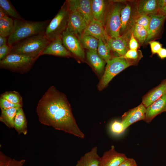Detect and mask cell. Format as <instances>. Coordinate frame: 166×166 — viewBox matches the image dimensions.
I'll list each match as a JSON object with an SVG mask.
<instances>
[{
    "label": "cell",
    "instance_id": "obj_11",
    "mask_svg": "<svg viewBox=\"0 0 166 166\" xmlns=\"http://www.w3.org/2000/svg\"><path fill=\"white\" fill-rule=\"evenodd\" d=\"M146 108L141 103L137 106L130 109L122 116L121 122L125 130L132 124L141 120H144Z\"/></svg>",
    "mask_w": 166,
    "mask_h": 166
},
{
    "label": "cell",
    "instance_id": "obj_29",
    "mask_svg": "<svg viewBox=\"0 0 166 166\" xmlns=\"http://www.w3.org/2000/svg\"><path fill=\"white\" fill-rule=\"evenodd\" d=\"M110 50L106 42L98 40L97 53L100 57L106 62L111 59Z\"/></svg>",
    "mask_w": 166,
    "mask_h": 166
},
{
    "label": "cell",
    "instance_id": "obj_10",
    "mask_svg": "<svg viewBox=\"0 0 166 166\" xmlns=\"http://www.w3.org/2000/svg\"><path fill=\"white\" fill-rule=\"evenodd\" d=\"M87 26L84 18L78 13L75 11H69L66 30L77 37L83 33Z\"/></svg>",
    "mask_w": 166,
    "mask_h": 166
},
{
    "label": "cell",
    "instance_id": "obj_34",
    "mask_svg": "<svg viewBox=\"0 0 166 166\" xmlns=\"http://www.w3.org/2000/svg\"><path fill=\"white\" fill-rule=\"evenodd\" d=\"M110 128L113 132L117 134L122 133L125 130L122 122L117 121H114L112 123Z\"/></svg>",
    "mask_w": 166,
    "mask_h": 166
},
{
    "label": "cell",
    "instance_id": "obj_38",
    "mask_svg": "<svg viewBox=\"0 0 166 166\" xmlns=\"http://www.w3.org/2000/svg\"><path fill=\"white\" fill-rule=\"evenodd\" d=\"M128 46L130 49L132 50H137L139 46L138 43L132 32L128 42Z\"/></svg>",
    "mask_w": 166,
    "mask_h": 166
},
{
    "label": "cell",
    "instance_id": "obj_15",
    "mask_svg": "<svg viewBox=\"0 0 166 166\" xmlns=\"http://www.w3.org/2000/svg\"><path fill=\"white\" fill-rule=\"evenodd\" d=\"M164 112H166V93L146 108L144 121L150 123L156 116Z\"/></svg>",
    "mask_w": 166,
    "mask_h": 166
},
{
    "label": "cell",
    "instance_id": "obj_35",
    "mask_svg": "<svg viewBox=\"0 0 166 166\" xmlns=\"http://www.w3.org/2000/svg\"><path fill=\"white\" fill-rule=\"evenodd\" d=\"M125 59L133 60L137 61L139 58L137 50H128L125 54L122 56H121Z\"/></svg>",
    "mask_w": 166,
    "mask_h": 166
},
{
    "label": "cell",
    "instance_id": "obj_2",
    "mask_svg": "<svg viewBox=\"0 0 166 166\" xmlns=\"http://www.w3.org/2000/svg\"><path fill=\"white\" fill-rule=\"evenodd\" d=\"M50 41L44 32L16 42L12 46L9 54L21 55L36 60L42 55Z\"/></svg>",
    "mask_w": 166,
    "mask_h": 166
},
{
    "label": "cell",
    "instance_id": "obj_23",
    "mask_svg": "<svg viewBox=\"0 0 166 166\" xmlns=\"http://www.w3.org/2000/svg\"><path fill=\"white\" fill-rule=\"evenodd\" d=\"M20 108L2 109L0 121L9 128H14V121L18 110Z\"/></svg>",
    "mask_w": 166,
    "mask_h": 166
},
{
    "label": "cell",
    "instance_id": "obj_5",
    "mask_svg": "<svg viewBox=\"0 0 166 166\" xmlns=\"http://www.w3.org/2000/svg\"><path fill=\"white\" fill-rule=\"evenodd\" d=\"M36 60L29 57L10 53L0 60V66L13 72L23 73L31 68Z\"/></svg>",
    "mask_w": 166,
    "mask_h": 166
},
{
    "label": "cell",
    "instance_id": "obj_30",
    "mask_svg": "<svg viewBox=\"0 0 166 166\" xmlns=\"http://www.w3.org/2000/svg\"><path fill=\"white\" fill-rule=\"evenodd\" d=\"M132 33L140 43L143 44L145 42L148 35V32L143 26L134 24Z\"/></svg>",
    "mask_w": 166,
    "mask_h": 166
},
{
    "label": "cell",
    "instance_id": "obj_16",
    "mask_svg": "<svg viewBox=\"0 0 166 166\" xmlns=\"http://www.w3.org/2000/svg\"><path fill=\"white\" fill-rule=\"evenodd\" d=\"M110 4L105 0H92L91 10L93 19L101 23L104 27Z\"/></svg>",
    "mask_w": 166,
    "mask_h": 166
},
{
    "label": "cell",
    "instance_id": "obj_4",
    "mask_svg": "<svg viewBox=\"0 0 166 166\" xmlns=\"http://www.w3.org/2000/svg\"><path fill=\"white\" fill-rule=\"evenodd\" d=\"M106 62L105 72L98 86L100 91L103 89L116 75L136 63L135 61L121 56L114 57Z\"/></svg>",
    "mask_w": 166,
    "mask_h": 166
},
{
    "label": "cell",
    "instance_id": "obj_18",
    "mask_svg": "<svg viewBox=\"0 0 166 166\" xmlns=\"http://www.w3.org/2000/svg\"><path fill=\"white\" fill-rule=\"evenodd\" d=\"M128 38L127 34L115 38H109L106 43L111 50L118 53L120 56H124L128 50Z\"/></svg>",
    "mask_w": 166,
    "mask_h": 166
},
{
    "label": "cell",
    "instance_id": "obj_37",
    "mask_svg": "<svg viewBox=\"0 0 166 166\" xmlns=\"http://www.w3.org/2000/svg\"><path fill=\"white\" fill-rule=\"evenodd\" d=\"M149 44L151 52L153 54L157 53L162 48V45L159 42L156 41H150Z\"/></svg>",
    "mask_w": 166,
    "mask_h": 166
},
{
    "label": "cell",
    "instance_id": "obj_17",
    "mask_svg": "<svg viewBox=\"0 0 166 166\" xmlns=\"http://www.w3.org/2000/svg\"><path fill=\"white\" fill-rule=\"evenodd\" d=\"M85 34L92 36L98 40L106 42L110 38L108 36L103 25L93 19L84 31Z\"/></svg>",
    "mask_w": 166,
    "mask_h": 166
},
{
    "label": "cell",
    "instance_id": "obj_33",
    "mask_svg": "<svg viewBox=\"0 0 166 166\" xmlns=\"http://www.w3.org/2000/svg\"><path fill=\"white\" fill-rule=\"evenodd\" d=\"M22 104H15L10 102L1 97L0 99V107L2 109H7L13 108H22Z\"/></svg>",
    "mask_w": 166,
    "mask_h": 166
},
{
    "label": "cell",
    "instance_id": "obj_3",
    "mask_svg": "<svg viewBox=\"0 0 166 166\" xmlns=\"http://www.w3.org/2000/svg\"><path fill=\"white\" fill-rule=\"evenodd\" d=\"M14 29L7 42L11 46L21 40L44 32L49 23L48 20L35 22L23 19H14Z\"/></svg>",
    "mask_w": 166,
    "mask_h": 166
},
{
    "label": "cell",
    "instance_id": "obj_25",
    "mask_svg": "<svg viewBox=\"0 0 166 166\" xmlns=\"http://www.w3.org/2000/svg\"><path fill=\"white\" fill-rule=\"evenodd\" d=\"M77 37L83 48L87 49L88 51L97 52L98 39L92 36L84 34Z\"/></svg>",
    "mask_w": 166,
    "mask_h": 166
},
{
    "label": "cell",
    "instance_id": "obj_14",
    "mask_svg": "<svg viewBox=\"0 0 166 166\" xmlns=\"http://www.w3.org/2000/svg\"><path fill=\"white\" fill-rule=\"evenodd\" d=\"M44 54L63 57H70L72 55L64 46L60 36L50 41L42 54V55Z\"/></svg>",
    "mask_w": 166,
    "mask_h": 166
},
{
    "label": "cell",
    "instance_id": "obj_27",
    "mask_svg": "<svg viewBox=\"0 0 166 166\" xmlns=\"http://www.w3.org/2000/svg\"><path fill=\"white\" fill-rule=\"evenodd\" d=\"M132 14V9L131 6L127 4L122 8L121 14L120 34L121 33L125 31L127 29V28L131 19Z\"/></svg>",
    "mask_w": 166,
    "mask_h": 166
},
{
    "label": "cell",
    "instance_id": "obj_28",
    "mask_svg": "<svg viewBox=\"0 0 166 166\" xmlns=\"http://www.w3.org/2000/svg\"><path fill=\"white\" fill-rule=\"evenodd\" d=\"M0 6L13 19H23L10 0H0Z\"/></svg>",
    "mask_w": 166,
    "mask_h": 166
},
{
    "label": "cell",
    "instance_id": "obj_9",
    "mask_svg": "<svg viewBox=\"0 0 166 166\" xmlns=\"http://www.w3.org/2000/svg\"><path fill=\"white\" fill-rule=\"evenodd\" d=\"M69 11H75L85 19L87 25L93 19L91 10L92 0H68L65 2Z\"/></svg>",
    "mask_w": 166,
    "mask_h": 166
},
{
    "label": "cell",
    "instance_id": "obj_8",
    "mask_svg": "<svg viewBox=\"0 0 166 166\" xmlns=\"http://www.w3.org/2000/svg\"><path fill=\"white\" fill-rule=\"evenodd\" d=\"M60 36L64 46L71 54L82 60L85 58L84 48L76 35L66 30Z\"/></svg>",
    "mask_w": 166,
    "mask_h": 166
},
{
    "label": "cell",
    "instance_id": "obj_21",
    "mask_svg": "<svg viewBox=\"0 0 166 166\" xmlns=\"http://www.w3.org/2000/svg\"><path fill=\"white\" fill-rule=\"evenodd\" d=\"M159 9L158 0H141L137 6L139 14H157Z\"/></svg>",
    "mask_w": 166,
    "mask_h": 166
},
{
    "label": "cell",
    "instance_id": "obj_26",
    "mask_svg": "<svg viewBox=\"0 0 166 166\" xmlns=\"http://www.w3.org/2000/svg\"><path fill=\"white\" fill-rule=\"evenodd\" d=\"M14 27V19L8 16L0 18V35L8 37Z\"/></svg>",
    "mask_w": 166,
    "mask_h": 166
},
{
    "label": "cell",
    "instance_id": "obj_19",
    "mask_svg": "<svg viewBox=\"0 0 166 166\" xmlns=\"http://www.w3.org/2000/svg\"><path fill=\"white\" fill-rule=\"evenodd\" d=\"M166 93V80L151 90L143 98L142 103L146 108Z\"/></svg>",
    "mask_w": 166,
    "mask_h": 166
},
{
    "label": "cell",
    "instance_id": "obj_42",
    "mask_svg": "<svg viewBox=\"0 0 166 166\" xmlns=\"http://www.w3.org/2000/svg\"><path fill=\"white\" fill-rule=\"evenodd\" d=\"M158 2L160 9L166 6V0H158Z\"/></svg>",
    "mask_w": 166,
    "mask_h": 166
},
{
    "label": "cell",
    "instance_id": "obj_40",
    "mask_svg": "<svg viewBox=\"0 0 166 166\" xmlns=\"http://www.w3.org/2000/svg\"><path fill=\"white\" fill-rule=\"evenodd\" d=\"M157 53L161 59H163L166 58V49L162 48Z\"/></svg>",
    "mask_w": 166,
    "mask_h": 166
},
{
    "label": "cell",
    "instance_id": "obj_32",
    "mask_svg": "<svg viewBox=\"0 0 166 166\" xmlns=\"http://www.w3.org/2000/svg\"><path fill=\"white\" fill-rule=\"evenodd\" d=\"M150 19V15L139 14L135 19L134 24H137L142 26L148 32Z\"/></svg>",
    "mask_w": 166,
    "mask_h": 166
},
{
    "label": "cell",
    "instance_id": "obj_7",
    "mask_svg": "<svg viewBox=\"0 0 166 166\" xmlns=\"http://www.w3.org/2000/svg\"><path fill=\"white\" fill-rule=\"evenodd\" d=\"M122 8L121 4L118 2L110 4L105 25L106 32L110 38L121 36V14Z\"/></svg>",
    "mask_w": 166,
    "mask_h": 166
},
{
    "label": "cell",
    "instance_id": "obj_12",
    "mask_svg": "<svg viewBox=\"0 0 166 166\" xmlns=\"http://www.w3.org/2000/svg\"><path fill=\"white\" fill-rule=\"evenodd\" d=\"M127 158L125 154L117 152L113 145L101 157L100 166H118Z\"/></svg>",
    "mask_w": 166,
    "mask_h": 166
},
{
    "label": "cell",
    "instance_id": "obj_6",
    "mask_svg": "<svg viewBox=\"0 0 166 166\" xmlns=\"http://www.w3.org/2000/svg\"><path fill=\"white\" fill-rule=\"evenodd\" d=\"M68 17L69 11L65 2L45 29V34L50 41L60 36L66 30Z\"/></svg>",
    "mask_w": 166,
    "mask_h": 166
},
{
    "label": "cell",
    "instance_id": "obj_41",
    "mask_svg": "<svg viewBox=\"0 0 166 166\" xmlns=\"http://www.w3.org/2000/svg\"><path fill=\"white\" fill-rule=\"evenodd\" d=\"M8 37L0 35V47L7 43Z\"/></svg>",
    "mask_w": 166,
    "mask_h": 166
},
{
    "label": "cell",
    "instance_id": "obj_44",
    "mask_svg": "<svg viewBox=\"0 0 166 166\" xmlns=\"http://www.w3.org/2000/svg\"><path fill=\"white\" fill-rule=\"evenodd\" d=\"M8 16L6 12L1 7H0V18Z\"/></svg>",
    "mask_w": 166,
    "mask_h": 166
},
{
    "label": "cell",
    "instance_id": "obj_22",
    "mask_svg": "<svg viewBox=\"0 0 166 166\" xmlns=\"http://www.w3.org/2000/svg\"><path fill=\"white\" fill-rule=\"evenodd\" d=\"M18 134L26 135L27 131V122L22 108L18 110L14 121V127Z\"/></svg>",
    "mask_w": 166,
    "mask_h": 166
},
{
    "label": "cell",
    "instance_id": "obj_36",
    "mask_svg": "<svg viewBox=\"0 0 166 166\" xmlns=\"http://www.w3.org/2000/svg\"><path fill=\"white\" fill-rule=\"evenodd\" d=\"M11 47L7 43L0 47V60L5 58L10 53Z\"/></svg>",
    "mask_w": 166,
    "mask_h": 166
},
{
    "label": "cell",
    "instance_id": "obj_39",
    "mask_svg": "<svg viewBox=\"0 0 166 166\" xmlns=\"http://www.w3.org/2000/svg\"><path fill=\"white\" fill-rule=\"evenodd\" d=\"M118 166H137L136 163L133 159L128 158Z\"/></svg>",
    "mask_w": 166,
    "mask_h": 166
},
{
    "label": "cell",
    "instance_id": "obj_43",
    "mask_svg": "<svg viewBox=\"0 0 166 166\" xmlns=\"http://www.w3.org/2000/svg\"><path fill=\"white\" fill-rule=\"evenodd\" d=\"M156 14H159L166 16V6L160 9Z\"/></svg>",
    "mask_w": 166,
    "mask_h": 166
},
{
    "label": "cell",
    "instance_id": "obj_13",
    "mask_svg": "<svg viewBox=\"0 0 166 166\" xmlns=\"http://www.w3.org/2000/svg\"><path fill=\"white\" fill-rule=\"evenodd\" d=\"M151 17L148 35L145 42L151 41L159 36L162 32L166 16L154 14L150 15Z\"/></svg>",
    "mask_w": 166,
    "mask_h": 166
},
{
    "label": "cell",
    "instance_id": "obj_20",
    "mask_svg": "<svg viewBox=\"0 0 166 166\" xmlns=\"http://www.w3.org/2000/svg\"><path fill=\"white\" fill-rule=\"evenodd\" d=\"M97 151V146L93 147L77 161L76 166H100L101 157Z\"/></svg>",
    "mask_w": 166,
    "mask_h": 166
},
{
    "label": "cell",
    "instance_id": "obj_24",
    "mask_svg": "<svg viewBox=\"0 0 166 166\" xmlns=\"http://www.w3.org/2000/svg\"><path fill=\"white\" fill-rule=\"evenodd\" d=\"M87 59L98 73H101L104 70L105 61L99 55L97 52L88 51L86 53Z\"/></svg>",
    "mask_w": 166,
    "mask_h": 166
},
{
    "label": "cell",
    "instance_id": "obj_31",
    "mask_svg": "<svg viewBox=\"0 0 166 166\" xmlns=\"http://www.w3.org/2000/svg\"><path fill=\"white\" fill-rule=\"evenodd\" d=\"M1 97L14 104H22V98L16 91L6 92L2 94Z\"/></svg>",
    "mask_w": 166,
    "mask_h": 166
},
{
    "label": "cell",
    "instance_id": "obj_1",
    "mask_svg": "<svg viewBox=\"0 0 166 166\" xmlns=\"http://www.w3.org/2000/svg\"><path fill=\"white\" fill-rule=\"evenodd\" d=\"M36 112L41 123L78 137H85L65 95L54 86L49 88L40 100Z\"/></svg>",
    "mask_w": 166,
    "mask_h": 166
}]
</instances>
